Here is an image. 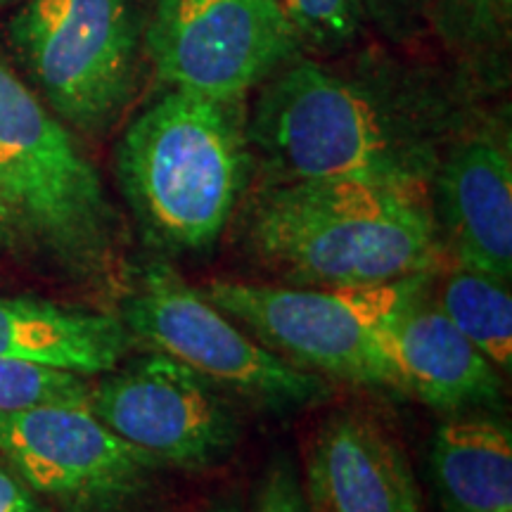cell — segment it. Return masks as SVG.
<instances>
[{"instance_id": "6da1fadb", "label": "cell", "mask_w": 512, "mask_h": 512, "mask_svg": "<svg viewBox=\"0 0 512 512\" xmlns=\"http://www.w3.org/2000/svg\"><path fill=\"white\" fill-rule=\"evenodd\" d=\"M275 183L366 181L427 195L437 140L387 88L318 62H290L266 81L247 121Z\"/></svg>"}, {"instance_id": "7a4b0ae2", "label": "cell", "mask_w": 512, "mask_h": 512, "mask_svg": "<svg viewBox=\"0 0 512 512\" xmlns=\"http://www.w3.org/2000/svg\"><path fill=\"white\" fill-rule=\"evenodd\" d=\"M254 254L297 283L380 285L441 266L427 195L366 181L275 183L252 207Z\"/></svg>"}, {"instance_id": "3957f363", "label": "cell", "mask_w": 512, "mask_h": 512, "mask_svg": "<svg viewBox=\"0 0 512 512\" xmlns=\"http://www.w3.org/2000/svg\"><path fill=\"white\" fill-rule=\"evenodd\" d=\"M249 157L242 100L169 88L126 128L117 178L150 245L204 252L238 207Z\"/></svg>"}, {"instance_id": "277c9868", "label": "cell", "mask_w": 512, "mask_h": 512, "mask_svg": "<svg viewBox=\"0 0 512 512\" xmlns=\"http://www.w3.org/2000/svg\"><path fill=\"white\" fill-rule=\"evenodd\" d=\"M0 188L29 242L81 278L107 273L119 221L67 128L0 60Z\"/></svg>"}, {"instance_id": "5b68a950", "label": "cell", "mask_w": 512, "mask_h": 512, "mask_svg": "<svg viewBox=\"0 0 512 512\" xmlns=\"http://www.w3.org/2000/svg\"><path fill=\"white\" fill-rule=\"evenodd\" d=\"M430 283V275L356 287H278L214 280L202 294L294 366L363 387L392 389L384 325Z\"/></svg>"}, {"instance_id": "8992f818", "label": "cell", "mask_w": 512, "mask_h": 512, "mask_svg": "<svg viewBox=\"0 0 512 512\" xmlns=\"http://www.w3.org/2000/svg\"><path fill=\"white\" fill-rule=\"evenodd\" d=\"M10 41L57 117L98 133L136 86L138 17L133 0H24Z\"/></svg>"}, {"instance_id": "52a82bcc", "label": "cell", "mask_w": 512, "mask_h": 512, "mask_svg": "<svg viewBox=\"0 0 512 512\" xmlns=\"http://www.w3.org/2000/svg\"><path fill=\"white\" fill-rule=\"evenodd\" d=\"M121 323L131 337L240 399L283 411L328 396L323 377L294 366L254 339L169 266L155 264L140 275Z\"/></svg>"}, {"instance_id": "ba28073f", "label": "cell", "mask_w": 512, "mask_h": 512, "mask_svg": "<svg viewBox=\"0 0 512 512\" xmlns=\"http://www.w3.org/2000/svg\"><path fill=\"white\" fill-rule=\"evenodd\" d=\"M299 43L280 0H155L147 27L157 79L216 100L245 98Z\"/></svg>"}, {"instance_id": "9c48e42d", "label": "cell", "mask_w": 512, "mask_h": 512, "mask_svg": "<svg viewBox=\"0 0 512 512\" xmlns=\"http://www.w3.org/2000/svg\"><path fill=\"white\" fill-rule=\"evenodd\" d=\"M86 406L155 465L202 470L238 444V415L221 389L159 351L110 370Z\"/></svg>"}, {"instance_id": "30bf717a", "label": "cell", "mask_w": 512, "mask_h": 512, "mask_svg": "<svg viewBox=\"0 0 512 512\" xmlns=\"http://www.w3.org/2000/svg\"><path fill=\"white\" fill-rule=\"evenodd\" d=\"M0 456L36 496L67 512L119 508L157 467L102 425L86 403L0 413Z\"/></svg>"}, {"instance_id": "8fae6325", "label": "cell", "mask_w": 512, "mask_h": 512, "mask_svg": "<svg viewBox=\"0 0 512 512\" xmlns=\"http://www.w3.org/2000/svg\"><path fill=\"white\" fill-rule=\"evenodd\" d=\"M458 264L508 283L512 275V159L508 138L475 131L448 147L432 178Z\"/></svg>"}, {"instance_id": "7c38bea8", "label": "cell", "mask_w": 512, "mask_h": 512, "mask_svg": "<svg viewBox=\"0 0 512 512\" xmlns=\"http://www.w3.org/2000/svg\"><path fill=\"white\" fill-rule=\"evenodd\" d=\"M427 283L384 325L382 349L396 387L444 413L494 406L503 396V375L460 332Z\"/></svg>"}, {"instance_id": "4fadbf2b", "label": "cell", "mask_w": 512, "mask_h": 512, "mask_svg": "<svg viewBox=\"0 0 512 512\" xmlns=\"http://www.w3.org/2000/svg\"><path fill=\"white\" fill-rule=\"evenodd\" d=\"M311 498L325 512H422L401 446L358 411L325 420L309 458Z\"/></svg>"}, {"instance_id": "5bb4252c", "label": "cell", "mask_w": 512, "mask_h": 512, "mask_svg": "<svg viewBox=\"0 0 512 512\" xmlns=\"http://www.w3.org/2000/svg\"><path fill=\"white\" fill-rule=\"evenodd\" d=\"M131 342L126 325L107 313L0 297V358L91 377L117 368Z\"/></svg>"}, {"instance_id": "9a60e30c", "label": "cell", "mask_w": 512, "mask_h": 512, "mask_svg": "<svg viewBox=\"0 0 512 512\" xmlns=\"http://www.w3.org/2000/svg\"><path fill=\"white\" fill-rule=\"evenodd\" d=\"M432 475L446 512L512 510V434L503 420L458 418L432 441Z\"/></svg>"}, {"instance_id": "2e32d148", "label": "cell", "mask_w": 512, "mask_h": 512, "mask_svg": "<svg viewBox=\"0 0 512 512\" xmlns=\"http://www.w3.org/2000/svg\"><path fill=\"white\" fill-rule=\"evenodd\" d=\"M439 309L501 373L512 368V297L505 280L456 266L437 292Z\"/></svg>"}, {"instance_id": "e0dca14e", "label": "cell", "mask_w": 512, "mask_h": 512, "mask_svg": "<svg viewBox=\"0 0 512 512\" xmlns=\"http://www.w3.org/2000/svg\"><path fill=\"white\" fill-rule=\"evenodd\" d=\"M91 384L86 375L0 358V413L24 411L50 403H86Z\"/></svg>"}, {"instance_id": "ac0fdd59", "label": "cell", "mask_w": 512, "mask_h": 512, "mask_svg": "<svg viewBox=\"0 0 512 512\" xmlns=\"http://www.w3.org/2000/svg\"><path fill=\"white\" fill-rule=\"evenodd\" d=\"M299 41L332 50L361 34L370 15L368 0H280Z\"/></svg>"}, {"instance_id": "d6986e66", "label": "cell", "mask_w": 512, "mask_h": 512, "mask_svg": "<svg viewBox=\"0 0 512 512\" xmlns=\"http://www.w3.org/2000/svg\"><path fill=\"white\" fill-rule=\"evenodd\" d=\"M437 19L453 41L486 43L494 41L510 22L512 0H432Z\"/></svg>"}, {"instance_id": "ffe728a7", "label": "cell", "mask_w": 512, "mask_h": 512, "mask_svg": "<svg viewBox=\"0 0 512 512\" xmlns=\"http://www.w3.org/2000/svg\"><path fill=\"white\" fill-rule=\"evenodd\" d=\"M254 512H311L297 472L290 463L278 460L268 467L259 496H256Z\"/></svg>"}, {"instance_id": "44dd1931", "label": "cell", "mask_w": 512, "mask_h": 512, "mask_svg": "<svg viewBox=\"0 0 512 512\" xmlns=\"http://www.w3.org/2000/svg\"><path fill=\"white\" fill-rule=\"evenodd\" d=\"M0 512H48L10 467L0 465Z\"/></svg>"}, {"instance_id": "7402d4cb", "label": "cell", "mask_w": 512, "mask_h": 512, "mask_svg": "<svg viewBox=\"0 0 512 512\" xmlns=\"http://www.w3.org/2000/svg\"><path fill=\"white\" fill-rule=\"evenodd\" d=\"M370 12H384V15L418 17L432 8V0H368Z\"/></svg>"}, {"instance_id": "603a6c76", "label": "cell", "mask_w": 512, "mask_h": 512, "mask_svg": "<svg viewBox=\"0 0 512 512\" xmlns=\"http://www.w3.org/2000/svg\"><path fill=\"white\" fill-rule=\"evenodd\" d=\"M19 242H22V240H19L15 214H12L8 197H5L3 188H0V254L15 249Z\"/></svg>"}, {"instance_id": "cb8c5ba5", "label": "cell", "mask_w": 512, "mask_h": 512, "mask_svg": "<svg viewBox=\"0 0 512 512\" xmlns=\"http://www.w3.org/2000/svg\"><path fill=\"white\" fill-rule=\"evenodd\" d=\"M207 512H245L238 501H219L214 503Z\"/></svg>"}, {"instance_id": "d4e9b609", "label": "cell", "mask_w": 512, "mask_h": 512, "mask_svg": "<svg viewBox=\"0 0 512 512\" xmlns=\"http://www.w3.org/2000/svg\"><path fill=\"white\" fill-rule=\"evenodd\" d=\"M5 3H12V0H0V5H5Z\"/></svg>"}, {"instance_id": "484cf974", "label": "cell", "mask_w": 512, "mask_h": 512, "mask_svg": "<svg viewBox=\"0 0 512 512\" xmlns=\"http://www.w3.org/2000/svg\"><path fill=\"white\" fill-rule=\"evenodd\" d=\"M503 512H512V510H503Z\"/></svg>"}]
</instances>
